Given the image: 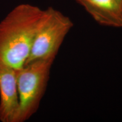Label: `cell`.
<instances>
[{
  "label": "cell",
  "instance_id": "obj_1",
  "mask_svg": "<svg viewBox=\"0 0 122 122\" xmlns=\"http://www.w3.org/2000/svg\"><path fill=\"white\" fill-rule=\"evenodd\" d=\"M43 13L37 6L22 4L0 23V61L15 70L23 66Z\"/></svg>",
  "mask_w": 122,
  "mask_h": 122
},
{
  "label": "cell",
  "instance_id": "obj_2",
  "mask_svg": "<svg viewBox=\"0 0 122 122\" xmlns=\"http://www.w3.org/2000/svg\"><path fill=\"white\" fill-rule=\"evenodd\" d=\"M55 59L33 61L16 70L19 109L16 122H24L36 112L43 97Z\"/></svg>",
  "mask_w": 122,
  "mask_h": 122
},
{
  "label": "cell",
  "instance_id": "obj_3",
  "mask_svg": "<svg viewBox=\"0 0 122 122\" xmlns=\"http://www.w3.org/2000/svg\"><path fill=\"white\" fill-rule=\"evenodd\" d=\"M73 26L71 19L61 11L52 7L44 10L25 64L39 59L56 58L64 40Z\"/></svg>",
  "mask_w": 122,
  "mask_h": 122
},
{
  "label": "cell",
  "instance_id": "obj_4",
  "mask_svg": "<svg viewBox=\"0 0 122 122\" xmlns=\"http://www.w3.org/2000/svg\"><path fill=\"white\" fill-rule=\"evenodd\" d=\"M19 109L16 70L0 61V121L16 122Z\"/></svg>",
  "mask_w": 122,
  "mask_h": 122
},
{
  "label": "cell",
  "instance_id": "obj_5",
  "mask_svg": "<svg viewBox=\"0 0 122 122\" xmlns=\"http://www.w3.org/2000/svg\"><path fill=\"white\" fill-rule=\"evenodd\" d=\"M96 22L107 27H122V5L117 0H76Z\"/></svg>",
  "mask_w": 122,
  "mask_h": 122
},
{
  "label": "cell",
  "instance_id": "obj_6",
  "mask_svg": "<svg viewBox=\"0 0 122 122\" xmlns=\"http://www.w3.org/2000/svg\"><path fill=\"white\" fill-rule=\"evenodd\" d=\"M117 1H118V2L119 3L120 5H122V0H117Z\"/></svg>",
  "mask_w": 122,
  "mask_h": 122
}]
</instances>
